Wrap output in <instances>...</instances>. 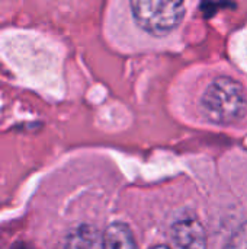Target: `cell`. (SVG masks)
I'll return each mask as SVG.
<instances>
[{"mask_svg":"<svg viewBox=\"0 0 247 249\" xmlns=\"http://www.w3.org/2000/svg\"><path fill=\"white\" fill-rule=\"evenodd\" d=\"M172 241L179 248H205L207 235L195 217H182L172 226Z\"/></svg>","mask_w":247,"mask_h":249,"instance_id":"obj_3","label":"cell"},{"mask_svg":"<svg viewBox=\"0 0 247 249\" xmlns=\"http://www.w3.org/2000/svg\"><path fill=\"white\" fill-rule=\"evenodd\" d=\"M135 239L131 229L125 223H112L103 233V248L130 249L135 248Z\"/></svg>","mask_w":247,"mask_h":249,"instance_id":"obj_4","label":"cell"},{"mask_svg":"<svg viewBox=\"0 0 247 249\" xmlns=\"http://www.w3.org/2000/svg\"><path fill=\"white\" fill-rule=\"evenodd\" d=\"M204 115L215 124H233L246 114V90L237 80L220 76L213 80L201 99Z\"/></svg>","mask_w":247,"mask_h":249,"instance_id":"obj_1","label":"cell"},{"mask_svg":"<svg viewBox=\"0 0 247 249\" xmlns=\"http://www.w3.org/2000/svg\"><path fill=\"white\" fill-rule=\"evenodd\" d=\"M131 10L140 28L154 36H163L182 22L185 0H131Z\"/></svg>","mask_w":247,"mask_h":249,"instance_id":"obj_2","label":"cell"},{"mask_svg":"<svg viewBox=\"0 0 247 249\" xmlns=\"http://www.w3.org/2000/svg\"><path fill=\"white\" fill-rule=\"evenodd\" d=\"M229 248H239V249H247V222L243 223L231 236L230 242L227 244Z\"/></svg>","mask_w":247,"mask_h":249,"instance_id":"obj_5","label":"cell"}]
</instances>
